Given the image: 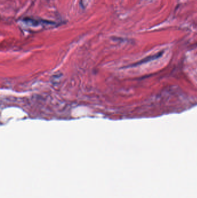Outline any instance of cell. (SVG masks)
<instances>
[{"mask_svg": "<svg viewBox=\"0 0 197 198\" xmlns=\"http://www.w3.org/2000/svg\"><path fill=\"white\" fill-rule=\"evenodd\" d=\"M23 21H25V23H27V24H29L33 26H38L39 24H54V22H52V21L44 20H37V19H30V18L24 19V20H23Z\"/></svg>", "mask_w": 197, "mask_h": 198, "instance_id": "cell-1", "label": "cell"}]
</instances>
